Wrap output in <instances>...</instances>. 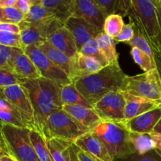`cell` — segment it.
<instances>
[{"label": "cell", "mask_w": 161, "mask_h": 161, "mask_svg": "<svg viewBox=\"0 0 161 161\" xmlns=\"http://www.w3.org/2000/svg\"><path fill=\"white\" fill-rule=\"evenodd\" d=\"M159 3H160V5L161 6V0H159Z\"/></svg>", "instance_id": "cell-54"}, {"label": "cell", "mask_w": 161, "mask_h": 161, "mask_svg": "<svg viewBox=\"0 0 161 161\" xmlns=\"http://www.w3.org/2000/svg\"><path fill=\"white\" fill-rule=\"evenodd\" d=\"M37 47L47 55V58L56 64L58 68L64 71L67 75L69 76L71 74L72 65V58H69L66 54L62 53L61 51L58 50V49L54 48L53 46L50 44V42L45 41L43 42H41L39 44H36Z\"/></svg>", "instance_id": "cell-21"}, {"label": "cell", "mask_w": 161, "mask_h": 161, "mask_svg": "<svg viewBox=\"0 0 161 161\" xmlns=\"http://www.w3.org/2000/svg\"><path fill=\"white\" fill-rule=\"evenodd\" d=\"M91 132L82 127L63 109L48 116L42 127V135L46 139H62L75 142L79 138Z\"/></svg>", "instance_id": "cell-5"}, {"label": "cell", "mask_w": 161, "mask_h": 161, "mask_svg": "<svg viewBox=\"0 0 161 161\" xmlns=\"http://www.w3.org/2000/svg\"><path fill=\"white\" fill-rule=\"evenodd\" d=\"M31 129L3 124L1 136L9 156L17 161H39L31 138Z\"/></svg>", "instance_id": "cell-4"}, {"label": "cell", "mask_w": 161, "mask_h": 161, "mask_svg": "<svg viewBox=\"0 0 161 161\" xmlns=\"http://www.w3.org/2000/svg\"><path fill=\"white\" fill-rule=\"evenodd\" d=\"M127 76L119 64H109L100 72L77 79L73 83L80 94L93 107L108 93L122 92Z\"/></svg>", "instance_id": "cell-2"}, {"label": "cell", "mask_w": 161, "mask_h": 161, "mask_svg": "<svg viewBox=\"0 0 161 161\" xmlns=\"http://www.w3.org/2000/svg\"><path fill=\"white\" fill-rule=\"evenodd\" d=\"M152 133H157V134H160L161 135V119L157 123V124L156 125L155 128H154L153 131Z\"/></svg>", "instance_id": "cell-51"}, {"label": "cell", "mask_w": 161, "mask_h": 161, "mask_svg": "<svg viewBox=\"0 0 161 161\" xmlns=\"http://www.w3.org/2000/svg\"><path fill=\"white\" fill-rule=\"evenodd\" d=\"M129 142L133 153L138 155L144 156L155 149V142L151 134L130 132Z\"/></svg>", "instance_id": "cell-23"}, {"label": "cell", "mask_w": 161, "mask_h": 161, "mask_svg": "<svg viewBox=\"0 0 161 161\" xmlns=\"http://www.w3.org/2000/svg\"><path fill=\"white\" fill-rule=\"evenodd\" d=\"M72 71L69 75L72 82L81 77L97 73L104 68L95 58L86 56L79 52L75 57L72 58Z\"/></svg>", "instance_id": "cell-17"}, {"label": "cell", "mask_w": 161, "mask_h": 161, "mask_svg": "<svg viewBox=\"0 0 161 161\" xmlns=\"http://www.w3.org/2000/svg\"><path fill=\"white\" fill-rule=\"evenodd\" d=\"M134 28H135V36L132 39V40L127 42V44L131 46L132 47H136V48L141 50L142 51L145 52L147 54H149V56L153 57L152 49H151L150 45H149V42L146 39V38L145 37L144 35L142 34V32L139 29H138L137 28H135V27H134Z\"/></svg>", "instance_id": "cell-33"}, {"label": "cell", "mask_w": 161, "mask_h": 161, "mask_svg": "<svg viewBox=\"0 0 161 161\" xmlns=\"http://www.w3.org/2000/svg\"><path fill=\"white\" fill-rule=\"evenodd\" d=\"M47 42L70 58H73L78 53L73 36L64 25H61L54 28L49 34Z\"/></svg>", "instance_id": "cell-15"}, {"label": "cell", "mask_w": 161, "mask_h": 161, "mask_svg": "<svg viewBox=\"0 0 161 161\" xmlns=\"http://www.w3.org/2000/svg\"><path fill=\"white\" fill-rule=\"evenodd\" d=\"M160 119L161 105L130 120L125 121L123 124L129 132L151 134Z\"/></svg>", "instance_id": "cell-14"}, {"label": "cell", "mask_w": 161, "mask_h": 161, "mask_svg": "<svg viewBox=\"0 0 161 161\" xmlns=\"http://www.w3.org/2000/svg\"><path fill=\"white\" fill-rule=\"evenodd\" d=\"M138 161H161V158L159 156L157 157H154L153 156H145L139 159Z\"/></svg>", "instance_id": "cell-49"}, {"label": "cell", "mask_w": 161, "mask_h": 161, "mask_svg": "<svg viewBox=\"0 0 161 161\" xmlns=\"http://www.w3.org/2000/svg\"><path fill=\"white\" fill-rule=\"evenodd\" d=\"M123 94L126 101L125 109H124L125 121L130 120L161 105L160 103L134 96L128 93L123 92Z\"/></svg>", "instance_id": "cell-19"}, {"label": "cell", "mask_w": 161, "mask_h": 161, "mask_svg": "<svg viewBox=\"0 0 161 161\" xmlns=\"http://www.w3.org/2000/svg\"><path fill=\"white\" fill-rule=\"evenodd\" d=\"M31 6V0H17L14 7L17 8L20 13L24 15V17L28 15Z\"/></svg>", "instance_id": "cell-41"}, {"label": "cell", "mask_w": 161, "mask_h": 161, "mask_svg": "<svg viewBox=\"0 0 161 161\" xmlns=\"http://www.w3.org/2000/svg\"><path fill=\"white\" fill-rule=\"evenodd\" d=\"M151 135L153 138L155 142V151L156 153L161 158V135L157 133H151Z\"/></svg>", "instance_id": "cell-44"}, {"label": "cell", "mask_w": 161, "mask_h": 161, "mask_svg": "<svg viewBox=\"0 0 161 161\" xmlns=\"http://www.w3.org/2000/svg\"><path fill=\"white\" fill-rule=\"evenodd\" d=\"M19 84L29 97L34 110L36 130L42 134V127L48 116L63 108L60 86L43 77L36 80L19 79Z\"/></svg>", "instance_id": "cell-1"}, {"label": "cell", "mask_w": 161, "mask_h": 161, "mask_svg": "<svg viewBox=\"0 0 161 161\" xmlns=\"http://www.w3.org/2000/svg\"><path fill=\"white\" fill-rule=\"evenodd\" d=\"M0 97H3V91H2V89L0 88Z\"/></svg>", "instance_id": "cell-53"}, {"label": "cell", "mask_w": 161, "mask_h": 161, "mask_svg": "<svg viewBox=\"0 0 161 161\" xmlns=\"http://www.w3.org/2000/svg\"><path fill=\"white\" fill-rule=\"evenodd\" d=\"M2 91L3 97L19 113L24 125L31 130H36L34 110L25 90L20 84H16L3 88Z\"/></svg>", "instance_id": "cell-10"}, {"label": "cell", "mask_w": 161, "mask_h": 161, "mask_svg": "<svg viewBox=\"0 0 161 161\" xmlns=\"http://www.w3.org/2000/svg\"><path fill=\"white\" fill-rule=\"evenodd\" d=\"M60 96L63 105H80L86 108H93L76 89L73 82L60 87Z\"/></svg>", "instance_id": "cell-24"}, {"label": "cell", "mask_w": 161, "mask_h": 161, "mask_svg": "<svg viewBox=\"0 0 161 161\" xmlns=\"http://www.w3.org/2000/svg\"><path fill=\"white\" fill-rule=\"evenodd\" d=\"M123 17L118 14H112L105 18L103 26V31L113 39L117 37L124 26Z\"/></svg>", "instance_id": "cell-29"}, {"label": "cell", "mask_w": 161, "mask_h": 161, "mask_svg": "<svg viewBox=\"0 0 161 161\" xmlns=\"http://www.w3.org/2000/svg\"><path fill=\"white\" fill-rule=\"evenodd\" d=\"M126 101L123 92H110L93 105L102 122L124 124Z\"/></svg>", "instance_id": "cell-9"}, {"label": "cell", "mask_w": 161, "mask_h": 161, "mask_svg": "<svg viewBox=\"0 0 161 161\" xmlns=\"http://www.w3.org/2000/svg\"><path fill=\"white\" fill-rule=\"evenodd\" d=\"M5 155H9V154L7 150V148H6V145H5L4 141H3V138L0 135V157Z\"/></svg>", "instance_id": "cell-46"}, {"label": "cell", "mask_w": 161, "mask_h": 161, "mask_svg": "<svg viewBox=\"0 0 161 161\" xmlns=\"http://www.w3.org/2000/svg\"><path fill=\"white\" fill-rule=\"evenodd\" d=\"M79 151V148L75 145V143H72L69 147V161H80L79 159L77 153Z\"/></svg>", "instance_id": "cell-43"}, {"label": "cell", "mask_w": 161, "mask_h": 161, "mask_svg": "<svg viewBox=\"0 0 161 161\" xmlns=\"http://www.w3.org/2000/svg\"><path fill=\"white\" fill-rule=\"evenodd\" d=\"M122 92L161 104V79L157 69L126 79Z\"/></svg>", "instance_id": "cell-7"}, {"label": "cell", "mask_w": 161, "mask_h": 161, "mask_svg": "<svg viewBox=\"0 0 161 161\" xmlns=\"http://www.w3.org/2000/svg\"><path fill=\"white\" fill-rule=\"evenodd\" d=\"M94 1L101 9L105 18L115 14L116 0H94Z\"/></svg>", "instance_id": "cell-38"}, {"label": "cell", "mask_w": 161, "mask_h": 161, "mask_svg": "<svg viewBox=\"0 0 161 161\" xmlns=\"http://www.w3.org/2000/svg\"><path fill=\"white\" fill-rule=\"evenodd\" d=\"M16 84H19L18 77L9 69L0 68V88L3 89Z\"/></svg>", "instance_id": "cell-35"}, {"label": "cell", "mask_w": 161, "mask_h": 161, "mask_svg": "<svg viewBox=\"0 0 161 161\" xmlns=\"http://www.w3.org/2000/svg\"><path fill=\"white\" fill-rule=\"evenodd\" d=\"M155 3L156 7H157V17H158V21H159V26H160V31L161 35V6L159 3V0H154Z\"/></svg>", "instance_id": "cell-48"}, {"label": "cell", "mask_w": 161, "mask_h": 161, "mask_svg": "<svg viewBox=\"0 0 161 161\" xmlns=\"http://www.w3.org/2000/svg\"><path fill=\"white\" fill-rule=\"evenodd\" d=\"M149 43L152 49L156 69L158 71V73L161 79V35H160V36L157 37V39L149 41Z\"/></svg>", "instance_id": "cell-36"}, {"label": "cell", "mask_w": 161, "mask_h": 161, "mask_svg": "<svg viewBox=\"0 0 161 161\" xmlns=\"http://www.w3.org/2000/svg\"><path fill=\"white\" fill-rule=\"evenodd\" d=\"M0 121L16 127H25L18 112L4 97H0Z\"/></svg>", "instance_id": "cell-26"}, {"label": "cell", "mask_w": 161, "mask_h": 161, "mask_svg": "<svg viewBox=\"0 0 161 161\" xmlns=\"http://www.w3.org/2000/svg\"><path fill=\"white\" fill-rule=\"evenodd\" d=\"M62 109L72 116L82 127L92 131L100 123V117L97 116L93 108L80 106V105H64Z\"/></svg>", "instance_id": "cell-18"}, {"label": "cell", "mask_w": 161, "mask_h": 161, "mask_svg": "<svg viewBox=\"0 0 161 161\" xmlns=\"http://www.w3.org/2000/svg\"><path fill=\"white\" fill-rule=\"evenodd\" d=\"M41 3L63 24L74 16L75 0H41Z\"/></svg>", "instance_id": "cell-20"}, {"label": "cell", "mask_w": 161, "mask_h": 161, "mask_svg": "<svg viewBox=\"0 0 161 161\" xmlns=\"http://www.w3.org/2000/svg\"><path fill=\"white\" fill-rule=\"evenodd\" d=\"M91 132L102 141L113 160L133 154L129 142L130 132L123 124L102 122Z\"/></svg>", "instance_id": "cell-3"}, {"label": "cell", "mask_w": 161, "mask_h": 161, "mask_svg": "<svg viewBox=\"0 0 161 161\" xmlns=\"http://www.w3.org/2000/svg\"><path fill=\"white\" fill-rule=\"evenodd\" d=\"M13 48L0 45V68L10 70Z\"/></svg>", "instance_id": "cell-39"}, {"label": "cell", "mask_w": 161, "mask_h": 161, "mask_svg": "<svg viewBox=\"0 0 161 161\" xmlns=\"http://www.w3.org/2000/svg\"><path fill=\"white\" fill-rule=\"evenodd\" d=\"M46 142L53 161H69V147L74 142L57 138L46 139Z\"/></svg>", "instance_id": "cell-27"}, {"label": "cell", "mask_w": 161, "mask_h": 161, "mask_svg": "<svg viewBox=\"0 0 161 161\" xmlns=\"http://www.w3.org/2000/svg\"><path fill=\"white\" fill-rule=\"evenodd\" d=\"M130 54L133 58L134 61L136 63L144 72H149L152 69H156V64L154 61L153 57L149 56L145 52L142 51L136 47H132L130 50Z\"/></svg>", "instance_id": "cell-30"}, {"label": "cell", "mask_w": 161, "mask_h": 161, "mask_svg": "<svg viewBox=\"0 0 161 161\" xmlns=\"http://www.w3.org/2000/svg\"><path fill=\"white\" fill-rule=\"evenodd\" d=\"M0 31L12 32L14 34H20V28L18 25L10 23H1L0 22Z\"/></svg>", "instance_id": "cell-42"}, {"label": "cell", "mask_w": 161, "mask_h": 161, "mask_svg": "<svg viewBox=\"0 0 161 161\" xmlns=\"http://www.w3.org/2000/svg\"><path fill=\"white\" fill-rule=\"evenodd\" d=\"M128 16L134 27L142 32L148 42L160 36V26L154 0H131V8Z\"/></svg>", "instance_id": "cell-6"}, {"label": "cell", "mask_w": 161, "mask_h": 161, "mask_svg": "<svg viewBox=\"0 0 161 161\" xmlns=\"http://www.w3.org/2000/svg\"><path fill=\"white\" fill-rule=\"evenodd\" d=\"M130 8H131V0H116L114 14H118L121 17H125L129 15Z\"/></svg>", "instance_id": "cell-40"}, {"label": "cell", "mask_w": 161, "mask_h": 161, "mask_svg": "<svg viewBox=\"0 0 161 161\" xmlns=\"http://www.w3.org/2000/svg\"><path fill=\"white\" fill-rule=\"evenodd\" d=\"M74 143L79 149L87 153L95 161L114 160L102 141L92 132L83 135Z\"/></svg>", "instance_id": "cell-13"}, {"label": "cell", "mask_w": 161, "mask_h": 161, "mask_svg": "<svg viewBox=\"0 0 161 161\" xmlns=\"http://www.w3.org/2000/svg\"><path fill=\"white\" fill-rule=\"evenodd\" d=\"M64 26L73 36L78 52L86 42L91 39H96L97 36L103 31L90 25L83 19L75 16H72L68 19L64 23Z\"/></svg>", "instance_id": "cell-11"}, {"label": "cell", "mask_w": 161, "mask_h": 161, "mask_svg": "<svg viewBox=\"0 0 161 161\" xmlns=\"http://www.w3.org/2000/svg\"><path fill=\"white\" fill-rule=\"evenodd\" d=\"M23 50L38 69L41 77L52 80L60 87L72 83L67 74L53 64L37 45L28 46Z\"/></svg>", "instance_id": "cell-8"}, {"label": "cell", "mask_w": 161, "mask_h": 161, "mask_svg": "<svg viewBox=\"0 0 161 161\" xmlns=\"http://www.w3.org/2000/svg\"><path fill=\"white\" fill-rule=\"evenodd\" d=\"M25 17L14 6L6 8H0V22L19 25Z\"/></svg>", "instance_id": "cell-32"}, {"label": "cell", "mask_w": 161, "mask_h": 161, "mask_svg": "<svg viewBox=\"0 0 161 161\" xmlns=\"http://www.w3.org/2000/svg\"><path fill=\"white\" fill-rule=\"evenodd\" d=\"M0 45L12 48L24 49L20 34L0 31Z\"/></svg>", "instance_id": "cell-34"}, {"label": "cell", "mask_w": 161, "mask_h": 161, "mask_svg": "<svg viewBox=\"0 0 161 161\" xmlns=\"http://www.w3.org/2000/svg\"><path fill=\"white\" fill-rule=\"evenodd\" d=\"M99 49L109 64H119L118 53L116 49L115 39L110 37L104 31L101 32L96 38Z\"/></svg>", "instance_id": "cell-25"}, {"label": "cell", "mask_w": 161, "mask_h": 161, "mask_svg": "<svg viewBox=\"0 0 161 161\" xmlns=\"http://www.w3.org/2000/svg\"><path fill=\"white\" fill-rule=\"evenodd\" d=\"M10 71L19 79L36 80L41 77L32 61L20 48H13Z\"/></svg>", "instance_id": "cell-12"}, {"label": "cell", "mask_w": 161, "mask_h": 161, "mask_svg": "<svg viewBox=\"0 0 161 161\" xmlns=\"http://www.w3.org/2000/svg\"><path fill=\"white\" fill-rule=\"evenodd\" d=\"M24 20L40 25H49L56 20L54 14L41 3V0H31V6Z\"/></svg>", "instance_id": "cell-22"}, {"label": "cell", "mask_w": 161, "mask_h": 161, "mask_svg": "<svg viewBox=\"0 0 161 161\" xmlns=\"http://www.w3.org/2000/svg\"><path fill=\"white\" fill-rule=\"evenodd\" d=\"M2 127H3V123L0 121V135H1V131H2Z\"/></svg>", "instance_id": "cell-52"}, {"label": "cell", "mask_w": 161, "mask_h": 161, "mask_svg": "<svg viewBox=\"0 0 161 161\" xmlns=\"http://www.w3.org/2000/svg\"><path fill=\"white\" fill-rule=\"evenodd\" d=\"M77 155H78L79 159L80 161H95L91 157H90L87 153H86L85 152H83V150L79 149L78 153H77Z\"/></svg>", "instance_id": "cell-45"}, {"label": "cell", "mask_w": 161, "mask_h": 161, "mask_svg": "<svg viewBox=\"0 0 161 161\" xmlns=\"http://www.w3.org/2000/svg\"><path fill=\"white\" fill-rule=\"evenodd\" d=\"M79 53L86 55V56L92 57V58H95L96 60H97V61L101 63V64H102L103 67H106V66L109 65L106 58L104 57V55L102 54V53L101 52L96 39H91V41L86 42V43L82 47L81 50L79 51Z\"/></svg>", "instance_id": "cell-31"}, {"label": "cell", "mask_w": 161, "mask_h": 161, "mask_svg": "<svg viewBox=\"0 0 161 161\" xmlns=\"http://www.w3.org/2000/svg\"><path fill=\"white\" fill-rule=\"evenodd\" d=\"M30 138L39 161H53L45 138L36 130H31Z\"/></svg>", "instance_id": "cell-28"}, {"label": "cell", "mask_w": 161, "mask_h": 161, "mask_svg": "<svg viewBox=\"0 0 161 161\" xmlns=\"http://www.w3.org/2000/svg\"><path fill=\"white\" fill-rule=\"evenodd\" d=\"M17 0H0V8H6L14 6Z\"/></svg>", "instance_id": "cell-47"}, {"label": "cell", "mask_w": 161, "mask_h": 161, "mask_svg": "<svg viewBox=\"0 0 161 161\" xmlns=\"http://www.w3.org/2000/svg\"><path fill=\"white\" fill-rule=\"evenodd\" d=\"M74 16L83 19L90 25L103 31L105 17L94 0H75Z\"/></svg>", "instance_id": "cell-16"}, {"label": "cell", "mask_w": 161, "mask_h": 161, "mask_svg": "<svg viewBox=\"0 0 161 161\" xmlns=\"http://www.w3.org/2000/svg\"><path fill=\"white\" fill-rule=\"evenodd\" d=\"M0 161H17L13 157L9 155H5L0 157Z\"/></svg>", "instance_id": "cell-50"}, {"label": "cell", "mask_w": 161, "mask_h": 161, "mask_svg": "<svg viewBox=\"0 0 161 161\" xmlns=\"http://www.w3.org/2000/svg\"><path fill=\"white\" fill-rule=\"evenodd\" d=\"M135 34V28H134V24L130 20H129L128 24H125L123 28L122 31L119 33V36L116 38H115V41L117 42H128L134 38Z\"/></svg>", "instance_id": "cell-37"}]
</instances>
